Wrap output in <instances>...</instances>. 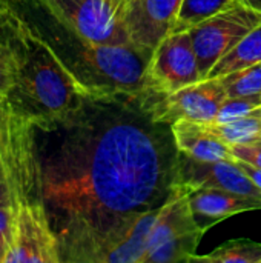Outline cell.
Here are the masks:
<instances>
[{"mask_svg":"<svg viewBox=\"0 0 261 263\" xmlns=\"http://www.w3.org/2000/svg\"><path fill=\"white\" fill-rule=\"evenodd\" d=\"M175 185L188 191L212 188L261 199V190L237 166L228 160H198L178 151Z\"/></svg>","mask_w":261,"mask_h":263,"instance_id":"cell-10","label":"cell"},{"mask_svg":"<svg viewBox=\"0 0 261 263\" xmlns=\"http://www.w3.org/2000/svg\"><path fill=\"white\" fill-rule=\"evenodd\" d=\"M183 0H123L115 18L131 45L152 54L158 43L174 31Z\"/></svg>","mask_w":261,"mask_h":263,"instance_id":"cell-7","label":"cell"},{"mask_svg":"<svg viewBox=\"0 0 261 263\" xmlns=\"http://www.w3.org/2000/svg\"><path fill=\"white\" fill-rule=\"evenodd\" d=\"M229 146L246 145L261 140V106L252 112L226 123H206Z\"/></svg>","mask_w":261,"mask_h":263,"instance_id":"cell-16","label":"cell"},{"mask_svg":"<svg viewBox=\"0 0 261 263\" xmlns=\"http://www.w3.org/2000/svg\"><path fill=\"white\" fill-rule=\"evenodd\" d=\"M3 263H62L60 243L42 200L12 210V240Z\"/></svg>","mask_w":261,"mask_h":263,"instance_id":"cell-5","label":"cell"},{"mask_svg":"<svg viewBox=\"0 0 261 263\" xmlns=\"http://www.w3.org/2000/svg\"><path fill=\"white\" fill-rule=\"evenodd\" d=\"M0 206H9V197H8V190H6V182L2 166H0Z\"/></svg>","mask_w":261,"mask_h":263,"instance_id":"cell-25","label":"cell"},{"mask_svg":"<svg viewBox=\"0 0 261 263\" xmlns=\"http://www.w3.org/2000/svg\"><path fill=\"white\" fill-rule=\"evenodd\" d=\"M172 134L178 151L198 160H228L235 162L231 146L223 142L206 123L178 120L172 123Z\"/></svg>","mask_w":261,"mask_h":263,"instance_id":"cell-12","label":"cell"},{"mask_svg":"<svg viewBox=\"0 0 261 263\" xmlns=\"http://www.w3.org/2000/svg\"><path fill=\"white\" fill-rule=\"evenodd\" d=\"M261 106V94L252 96H240V97H226L223 105L220 106V111L217 114L215 123H226L231 120H235L238 117H243L254 109ZM212 123V122H211Z\"/></svg>","mask_w":261,"mask_h":263,"instance_id":"cell-20","label":"cell"},{"mask_svg":"<svg viewBox=\"0 0 261 263\" xmlns=\"http://www.w3.org/2000/svg\"><path fill=\"white\" fill-rule=\"evenodd\" d=\"M231 149L235 159L261 168V140L246 145H232Z\"/></svg>","mask_w":261,"mask_h":263,"instance_id":"cell-23","label":"cell"},{"mask_svg":"<svg viewBox=\"0 0 261 263\" xmlns=\"http://www.w3.org/2000/svg\"><path fill=\"white\" fill-rule=\"evenodd\" d=\"M6 42L15 59V85L9 94L12 106L32 123L66 114L86 92L62 63L43 35L12 15Z\"/></svg>","mask_w":261,"mask_h":263,"instance_id":"cell-2","label":"cell"},{"mask_svg":"<svg viewBox=\"0 0 261 263\" xmlns=\"http://www.w3.org/2000/svg\"><path fill=\"white\" fill-rule=\"evenodd\" d=\"M203 234L205 233L200 230H194L162 242L142 257V263L189 262L191 257L197 254V248Z\"/></svg>","mask_w":261,"mask_h":263,"instance_id":"cell-15","label":"cell"},{"mask_svg":"<svg viewBox=\"0 0 261 263\" xmlns=\"http://www.w3.org/2000/svg\"><path fill=\"white\" fill-rule=\"evenodd\" d=\"M32 125L37 191L62 263H100L175 188L172 125L155 117L146 88L86 94L66 114Z\"/></svg>","mask_w":261,"mask_h":263,"instance_id":"cell-1","label":"cell"},{"mask_svg":"<svg viewBox=\"0 0 261 263\" xmlns=\"http://www.w3.org/2000/svg\"><path fill=\"white\" fill-rule=\"evenodd\" d=\"M246 5H249L251 8H254L255 11L261 12V0H243Z\"/></svg>","mask_w":261,"mask_h":263,"instance_id":"cell-27","label":"cell"},{"mask_svg":"<svg viewBox=\"0 0 261 263\" xmlns=\"http://www.w3.org/2000/svg\"><path fill=\"white\" fill-rule=\"evenodd\" d=\"M189 262L261 263V243L251 239H232L205 256H192Z\"/></svg>","mask_w":261,"mask_h":263,"instance_id":"cell-17","label":"cell"},{"mask_svg":"<svg viewBox=\"0 0 261 263\" xmlns=\"http://www.w3.org/2000/svg\"><path fill=\"white\" fill-rule=\"evenodd\" d=\"M234 2L235 0H183L172 32L188 31L197 23L220 12Z\"/></svg>","mask_w":261,"mask_h":263,"instance_id":"cell-18","label":"cell"},{"mask_svg":"<svg viewBox=\"0 0 261 263\" xmlns=\"http://www.w3.org/2000/svg\"><path fill=\"white\" fill-rule=\"evenodd\" d=\"M106 3L109 5V8H111V11L114 12V15H117V12H118L120 6H122V3H123V0H106Z\"/></svg>","mask_w":261,"mask_h":263,"instance_id":"cell-26","label":"cell"},{"mask_svg":"<svg viewBox=\"0 0 261 263\" xmlns=\"http://www.w3.org/2000/svg\"><path fill=\"white\" fill-rule=\"evenodd\" d=\"M148 89V88H146ZM155 117L169 125L178 120L211 123L217 119L226 92L218 79H203L171 94L151 91Z\"/></svg>","mask_w":261,"mask_h":263,"instance_id":"cell-9","label":"cell"},{"mask_svg":"<svg viewBox=\"0 0 261 263\" xmlns=\"http://www.w3.org/2000/svg\"><path fill=\"white\" fill-rule=\"evenodd\" d=\"M215 79L220 80L228 97L261 94V63L237 69Z\"/></svg>","mask_w":261,"mask_h":263,"instance_id":"cell-19","label":"cell"},{"mask_svg":"<svg viewBox=\"0 0 261 263\" xmlns=\"http://www.w3.org/2000/svg\"><path fill=\"white\" fill-rule=\"evenodd\" d=\"M260 22L261 12L243 0H235L220 12L188 29L202 79H208L212 68Z\"/></svg>","mask_w":261,"mask_h":263,"instance_id":"cell-4","label":"cell"},{"mask_svg":"<svg viewBox=\"0 0 261 263\" xmlns=\"http://www.w3.org/2000/svg\"><path fill=\"white\" fill-rule=\"evenodd\" d=\"M62 23L88 40L106 45H131L106 0H35ZM134 46V45H132Z\"/></svg>","mask_w":261,"mask_h":263,"instance_id":"cell-8","label":"cell"},{"mask_svg":"<svg viewBox=\"0 0 261 263\" xmlns=\"http://www.w3.org/2000/svg\"><path fill=\"white\" fill-rule=\"evenodd\" d=\"M189 205L200 231L206 233L218 222L245 211L261 210V199L225 191L202 188L189 191Z\"/></svg>","mask_w":261,"mask_h":263,"instance_id":"cell-11","label":"cell"},{"mask_svg":"<svg viewBox=\"0 0 261 263\" xmlns=\"http://www.w3.org/2000/svg\"><path fill=\"white\" fill-rule=\"evenodd\" d=\"M235 163H237V166L258 186L261 190V168L258 166H254V165H251V163H248V162H243V160H235Z\"/></svg>","mask_w":261,"mask_h":263,"instance_id":"cell-24","label":"cell"},{"mask_svg":"<svg viewBox=\"0 0 261 263\" xmlns=\"http://www.w3.org/2000/svg\"><path fill=\"white\" fill-rule=\"evenodd\" d=\"M15 85V59L6 43L0 42V97H9Z\"/></svg>","mask_w":261,"mask_h":263,"instance_id":"cell-21","label":"cell"},{"mask_svg":"<svg viewBox=\"0 0 261 263\" xmlns=\"http://www.w3.org/2000/svg\"><path fill=\"white\" fill-rule=\"evenodd\" d=\"M200 80L203 79L192 39L188 31H175L166 35L151 54L143 88L171 94Z\"/></svg>","mask_w":261,"mask_h":263,"instance_id":"cell-6","label":"cell"},{"mask_svg":"<svg viewBox=\"0 0 261 263\" xmlns=\"http://www.w3.org/2000/svg\"><path fill=\"white\" fill-rule=\"evenodd\" d=\"M12 240V208L0 206V263H3L5 254Z\"/></svg>","mask_w":261,"mask_h":263,"instance_id":"cell-22","label":"cell"},{"mask_svg":"<svg viewBox=\"0 0 261 263\" xmlns=\"http://www.w3.org/2000/svg\"><path fill=\"white\" fill-rule=\"evenodd\" d=\"M261 63V22L209 72L208 77L215 79L234 72L242 68Z\"/></svg>","mask_w":261,"mask_h":263,"instance_id":"cell-14","label":"cell"},{"mask_svg":"<svg viewBox=\"0 0 261 263\" xmlns=\"http://www.w3.org/2000/svg\"><path fill=\"white\" fill-rule=\"evenodd\" d=\"M160 208L142 214L115 242L105 251L100 263H140L146 251L149 234L154 228Z\"/></svg>","mask_w":261,"mask_h":263,"instance_id":"cell-13","label":"cell"},{"mask_svg":"<svg viewBox=\"0 0 261 263\" xmlns=\"http://www.w3.org/2000/svg\"><path fill=\"white\" fill-rule=\"evenodd\" d=\"M40 8L46 18H43V29L37 31L86 94L105 96L143 89L151 54L132 45H106L88 40L62 23L45 6L40 5Z\"/></svg>","mask_w":261,"mask_h":263,"instance_id":"cell-3","label":"cell"}]
</instances>
